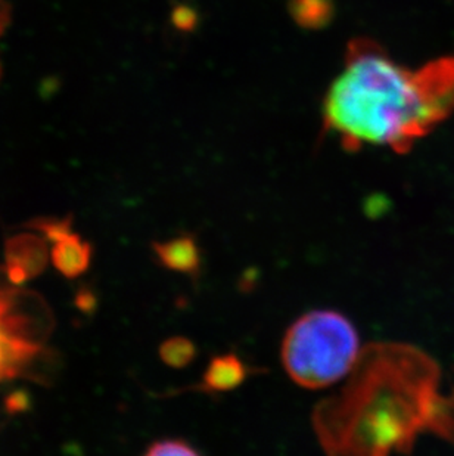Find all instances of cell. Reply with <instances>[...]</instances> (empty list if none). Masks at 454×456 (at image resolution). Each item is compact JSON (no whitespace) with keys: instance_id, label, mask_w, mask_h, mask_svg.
Wrapping results in <instances>:
<instances>
[{"instance_id":"1","label":"cell","mask_w":454,"mask_h":456,"mask_svg":"<svg viewBox=\"0 0 454 456\" xmlns=\"http://www.w3.org/2000/svg\"><path fill=\"white\" fill-rule=\"evenodd\" d=\"M440 368L415 346L377 341L361 350L338 392L314 406L312 427L326 456L410 453L429 431Z\"/></svg>"},{"instance_id":"2","label":"cell","mask_w":454,"mask_h":456,"mask_svg":"<svg viewBox=\"0 0 454 456\" xmlns=\"http://www.w3.org/2000/svg\"><path fill=\"white\" fill-rule=\"evenodd\" d=\"M453 110L454 60L411 71L381 45L357 39L326 94L323 125L347 150L372 145L406 152Z\"/></svg>"},{"instance_id":"3","label":"cell","mask_w":454,"mask_h":456,"mask_svg":"<svg viewBox=\"0 0 454 456\" xmlns=\"http://www.w3.org/2000/svg\"><path fill=\"white\" fill-rule=\"evenodd\" d=\"M363 347L354 323L336 310H312L288 328L280 359L300 387L320 390L347 379Z\"/></svg>"},{"instance_id":"4","label":"cell","mask_w":454,"mask_h":456,"mask_svg":"<svg viewBox=\"0 0 454 456\" xmlns=\"http://www.w3.org/2000/svg\"><path fill=\"white\" fill-rule=\"evenodd\" d=\"M37 350L39 346L35 341L22 336L17 319L9 314V302L4 293H0V379L17 374Z\"/></svg>"},{"instance_id":"5","label":"cell","mask_w":454,"mask_h":456,"mask_svg":"<svg viewBox=\"0 0 454 456\" xmlns=\"http://www.w3.org/2000/svg\"><path fill=\"white\" fill-rule=\"evenodd\" d=\"M40 226L53 242L52 262L61 273L74 278L86 271L91 262V248L71 232L67 222H45Z\"/></svg>"},{"instance_id":"6","label":"cell","mask_w":454,"mask_h":456,"mask_svg":"<svg viewBox=\"0 0 454 456\" xmlns=\"http://www.w3.org/2000/svg\"><path fill=\"white\" fill-rule=\"evenodd\" d=\"M255 370L238 354H215L211 357L199 383L193 384V392L222 395L239 388Z\"/></svg>"},{"instance_id":"7","label":"cell","mask_w":454,"mask_h":456,"mask_svg":"<svg viewBox=\"0 0 454 456\" xmlns=\"http://www.w3.org/2000/svg\"><path fill=\"white\" fill-rule=\"evenodd\" d=\"M155 257L168 271L183 273L198 280L201 275L202 253L195 235L184 233L167 241L155 242Z\"/></svg>"},{"instance_id":"8","label":"cell","mask_w":454,"mask_h":456,"mask_svg":"<svg viewBox=\"0 0 454 456\" xmlns=\"http://www.w3.org/2000/svg\"><path fill=\"white\" fill-rule=\"evenodd\" d=\"M198 349L188 337H172L159 346V357L166 365L183 370L197 359Z\"/></svg>"},{"instance_id":"9","label":"cell","mask_w":454,"mask_h":456,"mask_svg":"<svg viewBox=\"0 0 454 456\" xmlns=\"http://www.w3.org/2000/svg\"><path fill=\"white\" fill-rule=\"evenodd\" d=\"M143 456H202L192 444L181 439L159 440Z\"/></svg>"},{"instance_id":"10","label":"cell","mask_w":454,"mask_h":456,"mask_svg":"<svg viewBox=\"0 0 454 456\" xmlns=\"http://www.w3.org/2000/svg\"><path fill=\"white\" fill-rule=\"evenodd\" d=\"M9 15H11V11H9L6 0H0V36L4 35V28L8 27Z\"/></svg>"},{"instance_id":"11","label":"cell","mask_w":454,"mask_h":456,"mask_svg":"<svg viewBox=\"0 0 454 456\" xmlns=\"http://www.w3.org/2000/svg\"><path fill=\"white\" fill-rule=\"evenodd\" d=\"M453 402H454V393H453Z\"/></svg>"}]
</instances>
